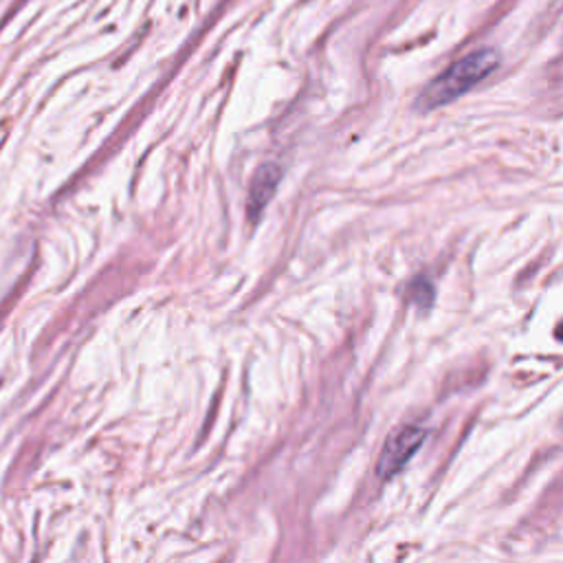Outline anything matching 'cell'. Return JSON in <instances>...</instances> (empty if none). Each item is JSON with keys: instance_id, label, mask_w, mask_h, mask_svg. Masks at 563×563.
Segmentation results:
<instances>
[{"instance_id": "obj_2", "label": "cell", "mask_w": 563, "mask_h": 563, "mask_svg": "<svg viewBox=\"0 0 563 563\" xmlns=\"http://www.w3.org/2000/svg\"><path fill=\"white\" fill-rule=\"evenodd\" d=\"M427 438V429L420 424H402L398 427L383 446V453L376 464V473L380 479H391L398 475L405 464L416 455L420 444Z\"/></svg>"}, {"instance_id": "obj_3", "label": "cell", "mask_w": 563, "mask_h": 563, "mask_svg": "<svg viewBox=\"0 0 563 563\" xmlns=\"http://www.w3.org/2000/svg\"><path fill=\"white\" fill-rule=\"evenodd\" d=\"M282 178V169L277 163H264L257 167L251 187H249V200H246V211L249 218L255 222L260 218V213L266 209V205L271 202L273 194L277 191Z\"/></svg>"}, {"instance_id": "obj_1", "label": "cell", "mask_w": 563, "mask_h": 563, "mask_svg": "<svg viewBox=\"0 0 563 563\" xmlns=\"http://www.w3.org/2000/svg\"><path fill=\"white\" fill-rule=\"evenodd\" d=\"M495 66H497V55L490 48L468 53L466 57L455 62L446 73H442L429 84V88L420 97V103L424 108L444 106L462 97L464 92H468L473 86H477Z\"/></svg>"}, {"instance_id": "obj_4", "label": "cell", "mask_w": 563, "mask_h": 563, "mask_svg": "<svg viewBox=\"0 0 563 563\" xmlns=\"http://www.w3.org/2000/svg\"><path fill=\"white\" fill-rule=\"evenodd\" d=\"M433 297H435L433 284L427 277H418L416 282H411V286H409V299L411 301H416L422 308H429L433 303Z\"/></svg>"}]
</instances>
